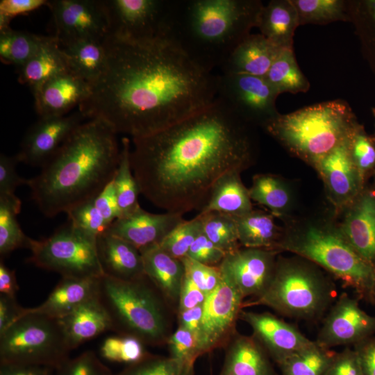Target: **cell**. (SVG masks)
Here are the masks:
<instances>
[{
	"label": "cell",
	"instance_id": "48",
	"mask_svg": "<svg viewBox=\"0 0 375 375\" xmlns=\"http://www.w3.org/2000/svg\"><path fill=\"white\" fill-rule=\"evenodd\" d=\"M55 375H112V372L92 351H84L69 358L55 369Z\"/></svg>",
	"mask_w": 375,
	"mask_h": 375
},
{
	"label": "cell",
	"instance_id": "33",
	"mask_svg": "<svg viewBox=\"0 0 375 375\" xmlns=\"http://www.w3.org/2000/svg\"><path fill=\"white\" fill-rule=\"evenodd\" d=\"M233 217L241 247L277 251L281 238L272 214L253 210L244 215Z\"/></svg>",
	"mask_w": 375,
	"mask_h": 375
},
{
	"label": "cell",
	"instance_id": "35",
	"mask_svg": "<svg viewBox=\"0 0 375 375\" xmlns=\"http://www.w3.org/2000/svg\"><path fill=\"white\" fill-rule=\"evenodd\" d=\"M121 143L119 163L112 182L121 217H124L140 207L138 202L140 190L131 167V141L128 137H124Z\"/></svg>",
	"mask_w": 375,
	"mask_h": 375
},
{
	"label": "cell",
	"instance_id": "60",
	"mask_svg": "<svg viewBox=\"0 0 375 375\" xmlns=\"http://www.w3.org/2000/svg\"><path fill=\"white\" fill-rule=\"evenodd\" d=\"M47 2L44 0H3L0 1V12L12 18L47 5Z\"/></svg>",
	"mask_w": 375,
	"mask_h": 375
},
{
	"label": "cell",
	"instance_id": "32",
	"mask_svg": "<svg viewBox=\"0 0 375 375\" xmlns=\"http://www.w3.org/2000/svg\"><path fill=\"white\" fill-rule=\"evenodd\" d=\"M240 173H231L221 178L214 187L209 200L199 212H217L240 217L253 210L249 190L242 183Z\"/></svg>",
	"mask_w": 375,
	"mask_h": 375
},
{
	"label": "cell",
	"instance_id": "59",
	"mask_svg": "<svg viewBox=\"0 0 375 375\" xmlns=\"http://www.w3.org/2000/svg\"><path fill=\"white\" fill-rule=\"evenodd\" d=\"M0 375H55V369L36 365L0 363Z\"/></svg>",
	"mask_w": 375,
	"mask_h": 375
},
{
	"label": "cell",
	"instance_id": "5",
	"mask_svg": "<svg viewBox=\"0 0 375 375\" xmlns=\"http://www.w3.org/2000/svg\"><path fill=\"white\" fill-rule=\"evenodd\" d=\"M97 296L109 315L111 331L145 345L166 344L174 331L176 310L146 275L133 280L103 275Z\"/></svg>",
	"mask_w": 375,
	"mask_h": 375
},
{
	"label": "cell",
	"instance_id": "12",
	"mask_svg": "<svg viewBox=\"0 0 375 375\" xmlns=\"http://www.w3.org/2000/svg\"><path fill=\"white\" fill-rule=\"evenodd\" d=\"M110 35L131 41L162 38L169 0H103Z\"/></svg>",
	"mask_w": 375,
	"mask_h": 375
},
{
	"label": "cell",
	"instance_id": "62",
	"mask_svg": "<svg viewBox=\"0 0 375 375\" xmlns=\"http://www.w3.org/2000/svg\"><path fill=\"white\" fill-rule=\"evenodd\" d=\"M374 115H375V110H374Z\"/></svg>",
	"mask_w": 375,
	"mask_h": 375
},
{
	"label": "cell",
	"instance_id": "18",
	"mask_svg": "<svg viewBox=\"0 0 375 375\" xmlns=\"http://www.w3.org/2000/svg\"><path fill=\"white\" fill-rule=\"evenodd\" d=\"M239 319L251 327V335L277 365L313 342L295 326L268 312L242 309Z\"/></svg>",
	"mask_w": 375,
	"mask_h": 375
},
{
	"label": "cell",
	"instance_id": "36",
	"mask_svg": "<svg viewBox=\"0 0 375 375\" xmlns=\"http://www.w3.org/2000/svg\"><path fill=\"white\" fill-rule=\"evenodd\" d=\"M335 353L313 341L278 366L281 375H326Z\"/></svg>",
	"mask_w": 375,
	"mask_h": 375
},
{
	"label": "cell",
	"instance_id": "9",
	"mask_svg": "<svg viewBox=\"0 0 375 375\" xmlns=\"http://www.w3.org/2000/svg\"><path fill=\"white\" fill-rule=\"evenodd\" d=\"M72 348L60 319L24 310L0 334V363L28 364L54 369L69 358Z\"/></svg>",
	"mask_w": 375,
	"mask_h": 375
},
{
	"label": "cell",
	"instance_id": "13",
	"mask_svg": "<svg viewBox=\"0 0 375 375\" xmlns=\"http://www.w3.org/2000/svg\"><path fill=\"white\" fill-rule=\"evenodd\" d=\"M59 44L92 39L103 40L110 35L103 0L48 1Z\"/></svg>",
	"mask_w": 375,
	"mask_h": 375
},
{
	"label": "cell",
	"instance_id": "43",
	"mask_svg": "<svg viewBox=\"0 0 375 375\" xmlns=\"http://www.w3.org/2000/svg\"><path fill=\"white\" fill-rule=\"evenodd\" d=\"M194 365L183 363L170 356L149 353L115 375H194Z\"/></svg>",
	"mask_w": 375,
	"mask_h": 375
},
{
	"label": "cell",
	"instance_id": "45",
	"mask_svg": "<svg viewBox=\"0 0 375 375\" xmlns=\"http://www.w3.org/2000/svg\"><path fill=\"white\" fill-rule=\"evenodd\" d=\"M202 231V217L198 214L177 226L159 246L172 257L181 260L187 256L191 245Z\"/></svg>",
	"mask_w": 375,
	"mask_h": 375
},
{
	"label": "cell",
	"instance_id": "10",
	"mask_svg": "<svg viewBox=\"0 0 375 375\" xmlns=\"http://www.w3.org/2000/svg\"><path fill=\"white\" fill-rule=\"evenodd\" d=\"M28 261L62 277L97 278L103 275L97 249V238L69 222L50 236L30 238Z\"/></svg>",
	"mask_w": 375,
	"mask_h": 375
},
{
	"label": "cell",
	"instance_id": "53",
	"mask_svg": "<svg viewBox=\"0 0 375 375\" xmlns=\"http://www.w3.org/2000/svg\"><path fill=\"white\" fill-rule=\"evenodd\" d=\"M326 375H364L358 354L353 347H346L336 352Z\"/></svg>",
	"mask_w": 375,
	"mask_h": 375
},
{
	"label": "cell",
	"instance_id": "38",
	"mask_svg": "<svg viewBox=\"0 0 375 375\" xmlns=\"http://www.w3.org/2000/svg\"><path fill=\"white\" fill-rule=\"evenodd\" d=\"M251 200L265 206L273 215H283L290 203V194L286 185L275 175L256 174L249 189Z\"/></svg>",
	"mask_w": 375,
	"mask_h": 375
},
{
	"label": "cell",
	"instance_id": "50",
	"mask_svg": "<svg viewBox=\"0 0 375 375\" xmlns=\"http://www.w3.org/2000/svg\"><path fill=\"white\" fill-rule=\"evenodd\" d=\"M181 260L184 265L185 275L207 296L219 285L222 278L219 267L203 265L187 256Z\"/></svg>",
	"mask_w": 375,
	"mask_h": 375
},
{
	"label": "cell",
	"instance_id": "41",
	"mask_svg": "<svg viewBox=\"0 0 375 375\" xmlns=\"http://www.w3.org/2000/svg\"><path fill=\"white\" fill-rule=\"evenodd\" d=\"M291 1L297 11L299 25L326 24L336 21L349 22L348 1Z\"/></svg>",
	"mask_w": 375,
	"mask_h": 375
},
{
	"label": "cell",
	"instance_id": "27",
	"mask_svg": "<svg viewBox=\"0 0 375 375\" xmlns=\"http://www.w3.org/2000/svg\"><path fill=\"white\" fill-rule=\"evenodd\" d=\"M99 278L62 277L42 304L26 310L60 319L97 294Z\"/></svg>",
	"mask_w": 375,
	"mask_h": 375
},
{
	"label": "cell",
	"instance_id": "61",
	"mask_svg": "<svg viewBox=\"0 0 375 375\" xmlns=\"http://www.w3.org/2000/svg\"><path fill=\"white\" fill-rule=\"evenodd\" d=\"M19 285L15 272L8 267L3 260L0 261V294L15 298Z\"/></svg>",
	"mask_w": 375,
	"mask_h": 375
},
{
	"label": "cell",
	"instance_id": "51",
	"mask_svg": "<svg viewBox=\"0 0 375 375\" xmlns=\"http://www.w3.org/2000/svg\"><path fill=\"white\" fill-rule=\"evenodd\" d=\"M19 162L17 156H0V197L12 198L17 187L28 183V179L21 177L16 171Z\"/></svg>",
	"mask_w": 375,
	"mask_h": 375
},
{
	"label": "cell",
	"instance_id": "39",
	"mask_svg": "<svg viewBox=\"0 0 375 375\" xmlns=\"http://www.w3.org/2000/svg\"><path fill=\"white\" fill-rule=\"evenodd\" d=\"M21 206V200L17 197H0L1 259L17 249H28L31 238L23 232L17 218Z\"/></svg>",
	"mask_w": 375,
	"mask_h": 375
},
{
	"label": "cell",
	"instance_id": "17",
	"mask_svg": "<svg viewBox=\"0 0 375 375\" xmlns=\"http://www.w3.org/2000/svg\"><path fill=\"white\" fill-rule=\"evenodd\" d=\"M86 119L78 109L65 115L40 117L24 137L16 155L19 162L42 167Z\"/></svg>",
	"mask_w": 375,
	"mask_h": 375
},
{
	"label": "cell",
	"instance_id": "55",
	"mask_svg": "<svg viewBox=\"0 0 375 375\" xmlns=\"http://www.w3.org/2000/svg\"><path fill=\"white\" fill-rule=\"evenodd\" d=\"M206 297L207 295L185 275L179 293L176 312L203 306Z\"/></svg>",
	"mask_w": 375,
	"mask_h": 375
},
{
	"label": "cell",
	"instance_id": "26",
	"mask_svg": "<svg viewBox=\"0 0 375 375\" xmlns=\"http://www.w3.org/2000/svg\"><path fill=\"white\" fill-rule=\"evenodd\" d=\"M140 252L145 275L176 310L185 276L183 261L170 256L159 245L143 249Z\"/></svg>",
	"mask_w": 375,
	"mask_h": 375
},
{
	"label": "cell",
	"instance_id": "16",
	"mask_svg": "<svg viewBox=\"0 0 375 375\" xmlns=\"http://www.w3.org/2000/svg\"><path fill=\"white\" fill-rule=\"evenodd\" d=\"M278 251L241 247L226 253L219 267L237 287L244 299L260 296L270 283Z\"/></svg>",
	"mask_w": 375,
	"mask_h": 375
},
{
	"label": "cell",
	"instance_id": "58",
	"mask_svg": "<svg viewBox=\"0 0 375 375\" xmlns=\"http://www.w3.org/2000/svg\"><path fill=\"white\" fill-rule=\"evenodd\" d=\"M364 375H375V335L353 346Z\"/></svg>",
	"mask_w": 375,
	"mask_h": 375
},
{
	"label": "cell",
	"instance_id": "44",
	"mask_svg": "<svg viewBox=\"0 0 375 375\" xmlns=\"http://www.w3.org/2000/svg\"><path fill=\"white\" fill-rule=\"evenodd\" d=\"M144 346L140 340L132 336H110L102 342L100 353L102 357L110 362L128 365L141 360L149 353Z\"/></svg>",
	"mask_w": 375,
	"mask_h": 375
},
{
	"label": "cell",
	"instance_id": "14",
	"mask_svg": "<svg viewBox=\"0 0 375 375\" xmlns=\"http://www.w3.org/2000/svg\"><path fill=\"white\" fill-rule=\"evenodd\" d=\"M217 288L203 305L201 350L203 355L225 348L238 332L237 321L244 301L237 287L222 274Z\"/></svg>",
	"mask_w": 375,
	"mask_h": 375
},
{
	"label": "cell",
	"instance_id": "25",
	"mask_svg": "<svg viewBox=\"0 0 375 375\" xmlns=\"http://www.w3.org/2000/svg\"><path fill=\"white\" fill-rule=\"evenodd\" d=\"M340 233L363 258L375 264V197L365 193L347 212Z\"/></svg>",
	"mask_w": 375,
	"mask_h": 375
},
{
	"label": "cell",
	"instance_id": "7",
	"mask_svg": "<svg viewBox=\"0 0 375 375\" xmlns=\"http://www.w3.org/2000/svg\"><path fill=\"white\" fill-rule=\"evenodd\" d=\"M335 297L334 284L310 262L282 258L277 260L266 290L244 300L242 309L262 306L290 318L315 321L329 310Z\"/></svg>",
	"mask_w": 375,
	"mask_h": 375
},
{
	"label": "cell",
	"instance_id": "3",
	"mask_svg": "<svg viewBox=\"0 0 375 375\" xmlns=\"http://www.w3.org/2000/svg\"><path fill=\"white\" fill-rule=\"evenodd\" d=\"M116 135L101 119L85 121L28 179L31 197L44 215L67 213L94 199L112 181L121 149Z\"/></svg>",
	"mask_w": 375,
	"mask_h": 375
},
{
	"label": "cell",
	"instance_id": "31",
	"mask_svg": "<svg viewBox=\"0 0 375 375\" xmlns=\"http://www.w3.org/2000/svg\"><path fill=\"white\" fill-rule=\"evenodd\" d=\"M60 47L69 71L91 85L103 72L107 60L103 40L83 39Z\"/></svg>",
	"mask_w": 375,
	"mask_h": 375
},
{
	"label": "cell",
	"instance_id": "15",
	"mask_svg": "<svg viewBox=\"0 0 375 375\" xmlns=\"http://www.w3.org/2000/svg\"><path fill=\"white\" fill-rule=\"evenodd\" d=\"M375 335V316L367 313L359 299L344 292L333 302L318 333L316 343L325 349L353 346Z\"/></svg>",
	"mask_w": 375,
	"mask_h": 375
},
{
	"label": "cell",
	"instance_id": "6",
	"mask_svg": "<svg viewBox=\"0 0 375 375\" xmlns=\"http://www.w3.org/2000/svg\"><path fill=\"white\" fill-rule=\"evenodd\" d=\"M358 126L349 105L335 99L279 113L263 128L290 153L315 166Z\"/></svg>",
	"mask_w": 375,
	"mask_h": 375
},
{
	"label": "cell",
	"instance_id": "1",
	"mask_svg": "<svg viewBox=\"0 0 375 375\" xmlns=\"http://www.w3.org/2000/svg\"><path fill=\"white\" fill-rule=\"evenodd\" d=\"M106 65L78 109L133 138L165 129L212 103L217 75L169 40H103Z\"/></svg>",
	"mask_w": 375,
	"mask_h": 375
},
{
	"label": "cell",
	"instance_id": "47",
	"mask_svg": "<svg viewBox=\"0 0 375 375\" xmlns=\"http://www.w3.org/2000/svg\"><path fill=\"white\" fill-rule=\"evenodd\" d=\"M166 345L171 358L183 363L194 365L202 352L196 337L188 330L181 326L173 331Z\"/></svg>",
	"mask_w": 375,
	"mask_h": 375
},
{
	"label": "cell",
	"instance_id": "19",
	"mask_svg": "<svg viewBox=\"0 0 375 375\" xmlns=\"http://www.w3.org/2000/svg\"><path fill=\"white\" fill-rule=\"evenodd\" d=\"M183 215L166 212L152 213L141 207L115 220L106 232L119 237L140 251L159 245L177 226L184 222Z\"/></svg>",
	"mask_w": 375,
	"mask_h": 375
},
{
	"label": "cell",
	"instance_id": "54",
	"mask_svg": "<svg viewBox=\"0 0 375 375\" xmlns=\"http://www.w3.org/2000/svg\"><path fill=\"white\" fill-rule=\"evenodd\" d=\"M94 201L109 227L121 217L112 181L94 199Z\"/></svg>",
	"mask_w": 375,
	"mask_h": 375
},
{
	"label": "cell",
	"instance_id": "21",
	"mask_svg": "<svg viewBox=\"0 0 375 375\" xmlns=\"http://www.w3.org/2000/svg\"><path fill=\"white\" fill-rule=\"evenodd\" d=\"M351 137L315 165L331 197L338 205L350 201L356 196L360 180L350 153Z\"/></svg>",
	"mask_w": 375,
	"mask_h": 375
},
{
	"label": "cell",
	"instance_id": "42",
	"mask_svg": "<svg viewBox=\"0 0 375 375\" xmlns=\"http://www.w3.org/2000/svg\"><path fill=\"white\" fill-rule=\"evenodd\" d=\"M199 215L202 217L203 233L217 247L226 253L241 247L233 216L217 212Z\"/></svg>",
	"mask_w": 375,
	"mask_h": 375
},
{
	"label": "cell",
	"instance_id": "46",
	"mask_svg": "<svg viewBox=\"0 0 375 375\" xmlns=\"http://www.w3.org/2000/svg\"><path fill=\"white\" fill-rule=\"evenodd\" d=\"M67 215L68 222L96 238L106 233L109 228L97 208L94 199L72 208Z\"/></svg>",
	"mask_w": 375,
	"mask_h": 375
},
{
	"label": "cell",
	"instance_id": "37",
	"mask_svg": "<svg viewBox=\"0 0 375 375\" xmlns=\"http://www.w3.org/2000/svg\"><path fill=\"white\" fill-rule=\"evenodd\" d=\"M348 12L362 53L375 74V0L348 1Z\"/></svg>",
	"mask_w": 375,
	"mask_h": 375
},
{
	"label": "cell",
	"instance_id": "8",
	"mask_svg": "<svg viewBox=\"0 0 375 375\" xmlns=\"http://www.w3.org/2000/svg\"><path fill=\"white\" fill-rule=\"evenodd\" d=\"M276 250L294 253L322 267L359 300L375 305V264L358 253L340 232L307 227L282 238Z\"/></svg>",
	"mask_w": 375,
	"mask_h": 375
},
{
	"label": "cell",
	"instance_id": "4",
	"mask_svg": "<svg viewBox=\"0 0 375 375\" xmlns=\"http://www.w3.org/2000/svg\"><path fill=\"white\" fill-rule=\"evenodd\" d=\"M262 6L259 0H169L162 38L212 72L256 27Z\"/></svg>",
	"mask_w": 375,
	"mask_h": 375
},
{
	"label": "cell",
	"instance_id": "28",
	"mask_svg": "<svg viewBox=\"0 0 375 375\" xmlns=\"http://www.w3.org/2000/svg\"><path fill=\"white\" fill-rule=\"evenodd\" d=\"M60 320L72 350L112 329L109 315L97 293Z\"/></svg>",
	"mask_w": 375,
	"mask_h": 375
},
{
	"label": "cell",
	"instance_id": "57",
	"mask_svg": "<svg viewBox=\"0 0 375 375\" xmlns=\"http://www.w3.org/2000/svg\"><path fill=\"white\" fill-rule=\"evenodd\" d=\"M24 310L15 298L0 294V334L23 315Z\"/></svg>",
	"mask_w": 375,
	"mask_h": 375
},
{
	"label": "cell",
	"instance_id": "22",
	"mask_svg": "<svg viewBox=\"0 0 375 375\" xmlns=\"http://www.w3.org/2000/svg\"><path fill=\"white\" fill-rule=\"evenodd\" d=\"M97 249L103 275L119 280L145 276L140 251L127 241L106 232L97 238Z\"/></svg>",
	"mask_w": 375,
	"mask_h": 375
},
{
	"label": "cell",
	"instance_id": "34",
	"mask_svg": "<svg viewBox=\"0 0 375 375\" xmlns=\"http://www.w3.org/2000/svg\"><path fill=\"white\" fill-rule=\"evenodd\" d=\"M265 78L279 94L305 93L310 86L297 62L293 48L280 50Z\"/></svg>",
	"mask_w": 375,
	"mask_h": 375
},
{
	"label": "cell",
	"instance_id": "29",
	"mask_svg": "<svg viewBox=\"0 0 375 375\" xmlns=\"http://www.w3.org/2000/svg\"><path fill=\"white\" fill-rule=\"evenodd\" d=\"M18 81L28 85L32 92L58 74L69 71L58 40L44 36L35 54L18 69Z\"/></svg>",
	"mask_w": 375,
	"mask_h": 375
},
{
	"label": "cell",
	"instance_id": "24",
	"mask_svg": "<svg viewBox=\"0 0 375 375\" xmlns=\"http://www.w3.org/2000/svg\"><path fill=\"white\" fill-rule=\"evenodd\" d=\"M281 49L260 33L250 34L220 67L222 74L265 77Z\"/></svg>",
	"mask_w": 375,
	"mask_h": 375
},
{
	"label": "cell",
	"instance_id": "52",
	"mask_svg": "<svg viewBox=\"0 0 375 375\" xmlns=\"http://www.w3.org/2000/svg\"><path fill=\"white\" fill-rule=\"evenodd\" d=\"M226 254L202 231L191 245L187 257L203 265L219 267Z\"/></svg>",
	"mask_w": 375,
	"mask_h": 375
},
{
	"label": "cell",
	"instance_id": "11",
	"mask_svg": "<svg viewBox=\"0 0 375 375\" xmlns=\"http://www.w3.org/2000/svg\"><path fill=\"white\" fill-rule=\"evenodd\" d=\"M278 95L265 77L237 74L217 75V97L252 125L263 127L279 114L276 106Z\"/></svg>",
	"mask_w": 375,
	"mask_h": 375
},
{
	"label": "cell",
	"instance_id": "2",
	"mask_svg": "<svg viewBox=\"0 0 375 375\" xmlns=\"http://www.w3.org/2000/svg\"><path fill=\"white\" fill-rule=\"evenodd\" d=\"M253 126L216 97L165 129L132 139L131 162L140 193L166 212H200L221 178L253 163Z\"/></svg>",
	"mask_w": 375,
	"mask_h": 375
},
{
	"label": "cell",
	"instance_id": "56",
	"mask_svg": "<svg viewBox=\"0 0 375 375\" xmlns=\"http://www.w3.org/2000/svg\"><path fill=\"white\" fill-rule=\"evenodd\" d=\"M203 306L176 312L178 326L191 332L197 339L201 350ZM202 352V350H201ZM203 354V353H202Z\"/></svg>",
	"mask_w": 375,
	"mask_h": 375
},
{
	"label": "cell",
	"instance_id": "30",
	"mask_svg": "<svg viewBox=\"0 0 375 375\" xmlns=\"http://www.w3.org/2000/svg\"><path fill=\"white\" fill-rule=\"evenodd\" d=\"M300 26L291 0H272L262 7L256 27L260 34L281 49L293 48V38Z\"/></svg>",
	"mask_w": 375,
	"mask_h": 375
},
{
	"label": "cell",
	"instance_id": "23",
	"mask_svg": "<svg viewBox=\"0 0 375 375\" xmlns=\"http://www.w3.org/2000/svg\"><path fill=\"white\" fill-rule=\"evenodd\" d=\"M225 349L219 375H278L272 360L252 335L237 332Z\"/></svg>",
	"mask_w": 375,
	"mask_h": 375
},
{
	"label": "cell",
	"instance_id": "49",
	"mask_svg": "<svg viewBox=\"0 0 375 375\" xmlns=\"http://www.w3.org/2000/svg\"><path fill=\"white\" fill-rule=\"evenodd\" d=\"M350 153L360 176L375 166V142L359 125L350 139Z\"/></svg>",
	"mask_w": 375,
	"mask_h": 375
},
{
	"label": "cell",
	"instance_id": "40",
	"mask_svg": "<svg viewBox=\"0 0 375 375\" xmlns=\"http://www.w3.org/2000/svg\"><path fill=\"white\" fill-rule=\"evenodd\" d=\"M44 36L11 28L0 33V57L2 62L22 67L38 51Z\"/></svg>",
	"mask_w": 375,
	"mask_h": 375
},
{
	"label": "cell",
	"instance_id": "20",
	"mask_svg": "<svg viewBox=\"0 0 375 375\" xmlns=\"http://www.w3.org/2000/svg\"><path fill=\"white\" fill-rule=\"evenodd\" d=\"M91 85L70 71L47 81L33 93L40 117L62 116L79 106L90 95Z\"/></svg>",
	"mask_w": 375,
	"mask_h": 375
}]
</instances>
